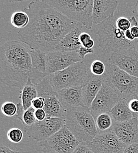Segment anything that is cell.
Masks as SVG:
<instances>
[{"mask_svg": "<svg viewBox=\"0 0 138 153\" xmlns=\"http://www.w3.org/2000/svg\"><path fill=\"white\" fill-rule=\"evenodd\" d=\"M30 17L18 38L29 48L46 53L55 51L60 41L79 22L68 19L42 0H34L24 9Z\"/></svg>", "mask_w": 138, "mask_h": 153, "instance_id": "1", "label": "cell"}, {"mask_svg": "<svg viewBox=\"0 0 138 153\" xmlns=\"http://www.w3.org/2000/svg\"><path fill=\"white\" fill-rule=\"evenodd\" d=\"M45 76L33 68L29 48L23 42L11 40L1 46L0 79L2 83L21 90L29 78L37 85Z\"/></svg>", "mask_w": 138, "mask_h": 153, "instance_id": "2", "label": "cell"}, {"mask_svg": "<svg viewBox=\"0 0 138 153\" xmlns=\"http://www.w3.org/2000/svg\"><path fill=\"white\" fill-rule=\"evenodd\" d=\"M63 118L66 127L81 144H89L98 134L95 120L86 106L66 110Z\"/></svg>", "mask_w": 138, "mask_h": 153, "instance_id": "3", "label": "cell"}, {"mask_svg": "<svg viewBox=\"0 0 138 153\" xmlns=\"http://www.w3.org/2000/svg\"><path fill=\"white\" fill-rule=\"evenodd\" d=\"M117 19L112 16L98 25L96 34L98 36V46L107 53H120L135 45V41L128 40L125 32L117 27Z\"/></svg>", "mask_w": 138, "mask_h": 153, "instance_id": "4", "label": "cell"}, {"mask_svg": "<svg viewBox=\"0 0 138 153\" xmlns=\"http://www.w3.org/2000/svg\"><path fill=\"white\" fill-rule=\"evenodd\" d=\"M68 19L82 24L87 29L93 25L94 0H42Z\"/></svg>", "mask_w": 138, "mask_h": 153, "instance_id": "5", "label": "cell"}, {"mask_svg": "<svg viewBox=\"0 0 138 153\" xmlns=\"http://www.w3.org/2000/svg\"><path fill=\"white\" fill-rule=\"evenodd\" d=\"M103 82L109 85L122 99L129 101L138 97V78L132 76L108 61L102 76Z\"/></svg>", "mask_w": 138, "mask_h": 153, "instance_id": "6", "label": "cell"}, {"mask_svg": "<svg viewBox=\"0 0 138 153\" xmlns=\"http://www.w3.org/2000/svg\"><path fill=\"white\" fill-rule=\"evenodd\" d=\"M91 71L83 61L76 62L68 68L49 75L51 85L56 91L74 87H82L88 81Z\"/></svg>", "mask_w": 138, "mask_h": 153, "instance_id": "7", "label": "cell"}, {"mask_svg": "<svg viewBox=\"0 0 138 153\" xmlns=\"http://www.w3.org/2000/svg\"><path fill=\"white\" fill-rule=\"evenodd\" d=\"M80 144L76 137L65 126L58 132L41 142L42 153H72Z\"/></svg>", "mask_w": 138, "mask_h": 153, "instance_id": "8", "label": "cell"}, {"mask_svg": "<svg viewBox=\"0 0 138 153\" xmlns=\"http://www.w3.org/2000/svg\"><path fill=\"white\" fill-rule=\"evenodd\" d=\"M65 126L63 118L47 117L44 120L37 121L32 126H24L27 135L42 142L58 132Z\"/></svg>", "mask_w": 138, "mask_h": 153, "instance_id": "9", "label": "cell"}, {"mask_svg": "<svg viewBox=\"0 0 138 153\" xmlns=\"http://www.w3.org/2000/svg\"><path fill=\"white\" fill-rule=\"evenodd\" d=\"M36 86L38 97L43 98L44 100V109L47 117L63 118L65 111L59 101L57 92L50 83L49 76H45Z\"/></svg>", "mask_w": 138, "mask_h": 153, "instance_id": "10", "label": "cell"}, {"mask_svg": "<svg viewBox=\"0 0 138 153\" xmlns=\"http://www.w3.org/2000/svg\"><path fill=\"white\" fill-rule=\"evenodd\" d=\"M121 99L118 94L109 85L103 82L101 88L89 108L95 120L99 115L109 113Z\"/></svg>", "mask_w": 138, "mask_h": 153, "instance_id": "11", "label": "cell"}, {"mask_svg": "<svg viewBox=\"0 0 138 153\" xmlns=\"http://www.w3.org/2000/svg\"><path fill=\"white\" fill-rule=\"evenodd\" d=\"M88 146L94 153H123L127 145L111 131L98 134Z\"/></svg>", "mask_w": 138, "mask_h": 153, "instance_id": "12", "label": "cell"}, {"mask_svg": "<svg viewBox=\"0 0 138 153\" xmlns=\"http://www.w3.org/2000/svg\"><path fill=\"white\" fill-rule=\"evenodd\" d=\"M82 61L77 52L55 50L47 53V75L62 71L70 65Z\"/></svg>", "mask_w": 138, "mask_h": 153, "instance_id": "13", "label": "cell"}, {"mask_svg": "<svg viewBox=\"0 0 138 153\" xmlns=\"http://www.w3.org/2000/svg\"><path fill=\"white\" fill-rule=\"evenodd\" d=\"M108 61L129 74L138 78V52L135 47L120 53H112Z\"/></svg>", "mask_w": 138, "mask_h": 153, "instance_id": "14", "label": "cell"}, {"mask_svg": "<svg viewBox=\"0 0 138 153\" xmlns=\"http://www.w3.org/2000/svg\"><path fill=\"white\" fill-rule=\"evenodd\" d=\"M111 131L127 146L138 143V120L136 117L124 123L115 122Z\"/></svg>", "mask_w": 138, "mask_h": 153, "instance_id": "15", "label": "cell"}, {"mask_svg": "<svg viewBox=\"0 0 138 153\" xmlns=\"http://www.w3.org/2000/svg\"><path fill=\"white\" fill-rule=\"evenodd\" d=\"M118 5V0H94L93 24L98 25L104 20L114 16Z\"/></svg>", "mask_w": 138, "mask_h": 153, "instance_id": "16", "label": "cell"}, {"mask_svg": "<svg viewBox=\"0 0 138 153\" xmlns=\"http://www.w3.org/2000/svg\"><path fill=\"white\" fill-rule=\"evenodd\" d=\"M57 92L65 111L71 107L85 106L83 102L82 87L65 88Z\"/></svg>", "mask_w": 138, "mask_h": 153, "instance_id": "17", "label": "cell"}, {"mask_svg": "<svg viewBox=\"0 0 138 153\" xmlns=\"http://www.w3.org/2000/svg\"><path fill=\"white\" fill-rule=\"evenodd\" d=\"M83 25L78 23L72 30L69 31L60 41L55 50L67 52H77L82 46L79 36L82 33Z\"/></svg>", "mask_w": 138, "mask_h": 153, "instance_id": "18", "label": "cell"}, {"mask_svg": "<svg viewBox=\"0 0 138 153\" xmlns=\"http://www.w3.org/2000/svg\"><path fill=\"white\" fill-rule=\"evenodd\" d=\"M102 76H95L91 72L87 82L82 87L83 102L85 106L90 108L91 104L102 87Z\"/></svg>", "mask_w": 138, "mask_h": 153, "instance_id": "19", "label": "cell"}, {"mask_svg": "<svg viewBox=\"0 0 138 153\" xmlns=\"http://www.w3.org/2000/svg\"><path fill=\"white\" fill-rule=\"evenodd\" d=\"M115 123H120L128 121L133 118V113L129 109L128 101L121 99L109 111Z\"/></svg>", "mask_w": 138, "mask_h": 153, "instance_id": "20", "label": "cell"}, {"mask_svg": "<svg viewBox=\"0 0 138 153\" xmlns=\"http://www.w3.org/2000/svg\"><path fill=\"white\" fill-rule=\"evenodd\" d=\"M37 97H38L37 86L32 83L31 79L29 78L27 84L20 91V98L25 111L32 107V102Z\"/></svg>", "mask_w": 138, "mask_h": 153, "instance_id": "21", "label": "cell"}, {"mask_svg": "<svg viewBox=\"0 0 138 153\" xmlns=\"http://www.w3.org/2000/svg\"><path fill=\"white\" fill-rule=\"evenodd\" d=\"M33 68L41 74L47 76V53L39 50L29 48Z\"/></svg>", "mask_w": 138, "mask_h": 153, "instance_id": "22", "label": "cell"}, {"mask_svg": "<svg viewBox=\"0 0 138 153\" xmlns=\"http://www.w3.org/2000/svg\"><path fill=\"white\" fill-rule=\"evenodd\" d=\"M95 123L98 134H100L111 131L115 121L109 113H105L99 115L95 119Z\"/></svg>", "mask_w": 138, "mask_h": 153, "instance_id": "23", "label": "cell"}, {"mask_svg": "<svg viewBox=\"0 0 138 153\" xmlns=\"http://www.w3.org/2000/svg\"><path fill=\"white\" fill-rule=\"evenodd\" d=\"M10 21L13 27L20 30L25 28L28 25L30 22V17L24 10L16 11L12 14Z\"/></svg>", "mask_w": 138, "mask_h": 153, "instance_id": "24", "label": "cell"}, {"mask_svg": "<svg viewBox=\"0 0 138 153\" xmlns=\"http://www.w3.org/2000/svg\"><path fill=\"white\" fill-rule=\"evenodd\" d=\"M35 110L32 107H31L27 110L24 111L21 119V121L24 126H32L36 123L37 120L35 116Z\"/></svg>", "mask_w": 138, "mask_h": 153, "instance_id": "25", "label": "cell"}, {"mask_svg": "<svg viewBox=\"0 0 138 153\" xmlns=\"http://www.w3.org/2000/svg\"><path fill=\"white\" fill-rule=\"evenodd\" d=\"M7 137L8 140L14 144H18L21 142L24 138L23 131L17 127L10 128L7 133Z\"/></svg>", "mask_w": 138, "mask_h": 153, "instance_id": "26", "label": "cell"}, {"mask_svg": "<svg viewBox=\"0 0 138 153\" xmlns=\"http://www.w3.org/2000/svg\"><path fill=\"white\" fill-rule=\"evenodd\" d=\"M106 71V64L100 60L94 61L90 67V71L95 76H102Z\"/></svg>", "mask_w": 138, "mask_h": 153, "instance_id": "27", "label": "cell"}, {"mask_svg": "<svg viewBox=\"0 0 138 153\" xmlns=\"http://www.w3.org/2000/svg\"><path fill=\"white\" fill-rule=\"evenodd\" d=\"M17 105L11 101H7L2 104L1 111L2 114L7 117L15 116L17 113Z\"/></svg>", "mask_w": 138, "mask_h": 153, "instance_id": "28", "label": "cell"}, {"mask_svg": "<svg viewBox=\"0 0 138 153\" xmlns=\"http://www.w3.org/2000/svg\"><path fill=\"white\" fill-rule=\"evenodd\" d=\"M79 41L82 46L87 48H93L95 45V42L91 38L89 34L82 32L79 36Z\"/></svg>", "mask_w": 138, "mask_h": 153, "instance_id": "29", "label": "cell"}, {"mask_svg": "<svg viewBox=\"0 0 138 153\" xmlns=\"http://www.w3.org/2000/svg\"><path fill=\"white\" fill-rule=\"evenodd\" d=\"M116 24L119 29L123 32L130 30L132 27V22L131 19L125 17L117 18Z\"/></svg>", "mask_w": 138, "mask_h": 153, "instance_id": "30", "label": "cell"}, {"mask_svg": "<svg viewBox=\"0 0 138 153\" xmlns=\"http://www.w3.org/2000/svg\"><path fill=\"white\" fill-rule=\"evenodd\" d=\"M128 105L133 113V117L138 118V99L133 98L128 101Z\"/></svg>", "mask_w": 138, "mask_h": 153, "instance_id": "31", "label": "cell"}, {"mask_svg": "<svg viewBox=\"0 0 138 153\" xmlns=\"http://www.w3.org/2000/svg\"><path fill=\"white\" fill-rule=\"evenodd\" d=\"M78 54H79V57L80 58L82 61L85 59V57L88 54H93L95 53L94 50L93 48H87L83 46H81L79 50L77 51Z\"/></svg>", "mask_w": 138, "mask_h": 153, "instance_id": "32", "label": "cell"}, {"mask_svg": "<svg viewBox=\"0 0 138 153\" xmlns=\"http://www.w3.org/2000/svg\"><path fill=\"white\" fill-rule=\"evenodd\" d=\"M132 22V27L130 29L133 37L135 39H138V21L135 17H132L131 19Z\"/></svg>", "mask_w": 138, "mask_h": 153, "instance_id": "33", "label": "cell"}, {"mask_svg": "<svg viewBox=\"0 0 138 153\" xmlns=\"http://www.w3.org/2000/svg\"><path fill=\"white\" fill-rule=\"evenodd\" d=\"M44 105H45L44 100L43 98H42L41 97H37L32 102V107L35 110L44 108Z\"/></svg>", "mask_w": 138, "mask_h": 153, "instance_id": "34", "label": "cell"}, {"mask_svg": "<svg viewBox=\"0 0 138 153\" xmlns=\"http://www.w3.org/2000/svg\"><path fill=\"white\" fill-rule=\"evenodd\" d=\"M72 153H94L88 146V145L80 143L78 146Z\"/></svg>", "mask_w": 138, "mask_h": 153, "instance_id": "35", "label": "cell"}, {"mask_svg": "<svg viewBox=\"0 0 138 153\" xmlns=\"http://www.w3.org/2000/svg\"><path fill=\"white\" fill-rule=\"evenodd\" d=\"M35 116L37 121L44 120L47 117L46 113V112H45V111L44 110V108L35 110Z\"/></svg>", "mask_w": 138, "mask_h": 153, "instance_id": "36", "label": "cell"}, {"mask_svg": "<svg viewBox=\"0 0 138 153\" xmlns=\"http://www.w3.org/2000/svg\"><path fill=\"white\" fill-rule=\"evenodd\" d=\"M123 153H138V143L127 146Z\"/></svg>", "mask_w": 138, "mask_h": 153, "instance_id": "37", "label": "cell"}, {"mask_svg": "<svg viewBox=\"0 0 138 153\" xmlns=\"http://www.w3.org/2000/svg\"><path fill=\"white\" fill-rule=\"evenodd\" d=\"M0 153H21L19 152L14 151L8 147L3 146L0 148Z\"/></svg>", "mask_w": 138, "mask_h": 153, "instance_id": "38", "label": "cell"}, {"mask_svg": "<svg viewBox=\"0 0 138 153\" xmlns=\"http://www.w3.org/2000/svg\"><path fill=\"white\" fill-rule=\"evenodd\" d=\"M125 37L128 40H129L130 41H135V39L133 37L130 30L125 31Z\"/></svg>", "mask_w": 138, "mask_h": 153, "instance_id": "39", "label": "cell"}, {"mask_svg": "<svg viewBox=\"0 0 138 153\" xmlns=\"http://www.w3.org/2000/svg\"><path fill=\"white\" fill-rule=\"evenodd\" d=\"M132 12L138 18V1H137V2H136L135 7H134V9Z\"/></svg>", "mask_w": 138, "mask_h": 153, "instance_id": "40", "label": "cell"}, {"mask_svg": "<svg viewBox=\"0 0 138 153\" xmlns=\"http://www.w3.org/2000/svg\"><path fill=\"white\" fill-rule=\"evenodd\" d=\"M134 47L135 48V49L137 50V51L138 52V39H135V45H134Z\"/></svg>", "mask_w": 138, "mask_h": 153, "instance_id": "41", "label": "cell"}, {"mask_svg": "<svg viewBox=\"0 0 138 153\" xmlns=\"http://www.w3.org/2000/svg\"><path fill=\"white\" fill-rule=\"evenodd\" d=\"M10 2H20L23 1H27V0H8Z\"/></svg>", "mask_w": 138, "mask_h": 153, "instance_id": "42", "label": "cell"}, {"mask_svg": "<svg viewBox=\"0 0 138 153\" xmlns=\"http://www.w3.org/2000/svg\"><path fill=\"white\" fill-rule=\"evenodd\" d=\"M137 99H138V97H137Z\"/></svg>", "mask_w": 138, "mask_h": 153, "instance_id": "43", "label": "cell"}, {"mask_svg": "<svg viewBox=\"0 0 138 153\" xmlns=\"http://www.w3.org/2000/svg\"></svg>", "mask_w": 138, "mask_h": 153, "instance_id": "44", "label": "cell"}]
</instances>
